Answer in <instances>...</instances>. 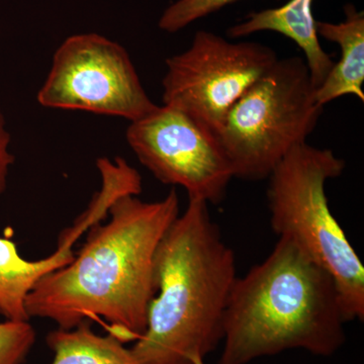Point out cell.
I'll return each instance as SVG.
<instances>
[{
	"label": "cell",
	"instance_id": "obj_10",
	"mask_svg": "<svg viewBox=\"0 0 364 364\" xmlns=\"http://www.w3.org/2000/svg\"><path fill=\"white\" fill-rule=\"evenodd\" d=\"M79 237L66 229L60 236L57 250L40 260L26 259L11 239L0 237V315L6 320L30 321L26 310L28 294L47 273L73 260L72 246Z\"/></svg>",
	"mask_w": 364,
	"mask_h": 364
},
{
	"label": "cell",
	"instance_id": "obj_8",
	"mask_svg": "<svg viewBox=\"0 0 364 364\" xmlns=\"http://www.w3.org/2000/svg\"><path fill=\"white\" fill-rule=\"evenodd\" d=\"M127 141L158 181L186 188L188 198L218 205L234 178L214 132L176 107L163 105L132 122Z\"/></svg>",
	"mask_w": 364,
	"mask_h": 364
},
{
	"label": "cell",
	"instance_id": "obj_11",
	"mask_svg": "<svg viewBox=\"0 0 364 364\" xmlns=\"http://www.w3.org/2000/svg\"><path fill=\"white\" fill-rule=\"evenodd\" d=\"M344 11L346 18L339 23L316 21L318 37L336 43L341 50L339 61L315 90L316 102L323 107L345 95L364 102V14L353 4L345 6Z\"/></svg>",
	"mask_w": 364,
	"mask_h": 364
},
{
	"label": "cell",
	"instance_id": "obj_7",
	"mask_svg": "<svg viewBox=\"0 0 364 364\" xmlns=\"http://www.w3.org/2000/svg\"><path fill=\"white\" fill-rule=\"evenodd\" d=\"M38 102L51 109L121 117L131 123L157 107L126 50L97 33L72 36L62 43Z\"/></svg>",
	"mask_w": 364,
	"mask_h": 364
},
{
	"label": "cell",
	"instance_id": "obj_5",
	"mask_svg": "<svg viewBox=\"0 0 364 364\" xmlns=\"http://www.w3.org/2000/svg\"><path fill=\"white\" fill-rule=\"evenodd\" d=\"M301 57L277 60L228 112L218 140L233 176L267 179L273 169L317 127L323 109Z\"/></svg>",
	"mask_w": 364,
	"mask_h": 364
},
{
	"label": "cell",
	"instance_id": "obj_12",
	"mask_svg": "<svg viewBox=\"0 0 364 364\" xmlns=\"http://www.w3.org/2000/svg\"><path fill=\"white\" fill-rule=\"evenodd\" d=\"M46 340L54 352L51 364H139L124 342L112 334H97L90 320L73 329L58 328Z\"/></svg>",
	"mask_w": 364,
	"mask_h": 364
},
{
	"label": "cell",
	"instance_id": "obj_15",
	"mask_svg": "<svg viewBox=\"0 0 364 364\" xmlns=\"http://www.w3.org/2000/svg\"><path fill=\"white\" fill-rule=\"evenodd\" d=\"M11 135L6 128V119L0 109V196L6 188L9 168L14 164V157L9 151Z\"/></svg>",
	"mask_w": 364,
	"mask_h": 364
},
{
	"label": "cell",
	"instance_id": "obj_2",
	"mask_svg": "<svg viewBox=\"0 0 364 364\" xmlns=\"http://www.w3.org/2000/svg\"><path fill=\"white\" fill-rule=\"evenodd\" d=\"M156 294L147 327L131 351L139 364H196L218 348L234 286L236 261L212 220L208 203L188 198V207L155 254Z\"/></svg>",
	"mask_w": 364,
	"mask_h": 364
},
{
	"label": "cell",
	"instance_id": "obj_16",
	"mask_svg": "<svg viewBox=\"0 0 364 364\" xmlns=\"http://www.w3.org/2000/svg\"><path fill=\"white\" fill-rule=\"evenodd\" d=\"M196 364H205V360L203 359H200V360L196 361Z\"/></svg>",
	"mask_w": 364,
	"mask_h": 364
},
{
	"label": "cell",
	"instance_id": "obj_4",
	"mask_svg": "<svg viewBox=\"0 0 364 364\" xmlns=\"http://www.w3.org/2000/svg\"><path fill=\"white\" fill-rule=\"evenodd\" d=\"M345 161L332 150L301 143L268 176L272 229L331 275L347 322L364 318V267L331 213L326 183Z\"/></svg>",
	"mask_w": 364,
	"mask_h": 364
},
{
	"label": "cell",
	"instance_id": "obj_6",
	"mask_svg": "<svg viewBox=\"0 0 364 364\" xmlns=\"http://www.w3.org/2000/svg\"><path fill=\"white\" fill-rule=\"evenodd\" d=\"M277 60L268 46L232 43L198 31L186 51L166 60L163 105L186 112L218 135L230 109Z\"/></svg>",
	"mask_w": 364,
	"mask_h": 364
},
{
	"label": "cell",
	"instance_id": "obj_13",
	"mask_svg": "<svg viewBox=\"0 0 364 364\" xmlns=\"http://www.w3.org/2000/svg\"><path fill=\"white\" fill-rule=\"evenodd\" d=\"M239 0H177L165 9L158 26L167 33H176Z\"/></svg>",
	"mask_w": 364,
	"mask_h": 364
},
{
	"label": "cell",
	"instance_id": "obj_3",
	"mask_svg": "<svg viewBox=\"0 0 364 364\" xmlns=\"http://www.w3.org/2000/svg\"><path fill=\"white\" fill-rule=\"evenodd\" d=\"M345 323L331 275L279 238L267 259L235 280L218 364H248L291 349L327 358L344 344Z\"/></svg>",
	"mask_w": 364,
	"mask_h": 364
},
{
	"label": "cell",
	"instance_id": "obj_9",
	"mask_svg": "<svg viewBox=\"0 0 364 364\" xmlns=\"http://www.w3.org/2000/svg\"><path fill=\"white\" fill-rule=\"evenodd\" d=\"M314 0H289L277 9L252 13L245 21L228 30L230 38H243L259 32H274L289 38L305 55V61L315 88L324 82L334 62L323 50L316 32Z\"/></svg>",
	"mask_w": 364,
	"mask_h": 364
},
{
	"label": "cell",
	"instance_id": "obj_1",
	"mask_svg": "<svg viewBox=\"0 0 364 364\" xmlns=\"http://www.w3.org/2000/svg\"><path fill=\"white\" fill-rule=\"evenodd\" d=\"M109 214V221L90 228L70 263L37 282L26 301L30 318H48L69 330L102 318L124 343L142 336L156 294L155 254L181 215L178 196L172 188L157 202L123 196Z\"/></svg>",
	"mask_w": 364,
	"mask_h": 364
},
{
	"label": "cell",
	"instance_id": "obj_14",
	"mask_svg": "<svg viewBox=\"0 0 364 364\" xmlns=\"http://www.w3.org/2000/svg\"><path fill=\"white\" fill-rule=\"evenodd\" d=\"M36 330L28 321L0 322V364H21L36 342Z\"/></svg>",
	"mask_w": 364,
	"mask_h": 364
}]
</instances>
